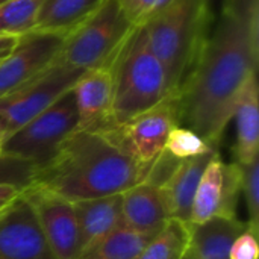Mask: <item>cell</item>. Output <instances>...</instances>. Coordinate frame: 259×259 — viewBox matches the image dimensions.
Masks as SVG:
<instances>
[{
    "label": "cell",
    "mask_w": 259,
    "mask_h": 259,
    "mask_svg": "<svg viewBox=\"0 0 259 259\" xmlns=\"http://www.w3.org/2000/svg\"><path fill=\"white\" fill-rule=\"evenodd\" d=\"M36 175V167L30 162L9 156L0 155V185H14L21 190L29 187Z\"/></svg>",
    "instance_id": "cell-25"
},
{
    "label": "cell",
    "mask_w": 259,
    "mask_h": 259,
    "mask_svg": "<svg viewBox=\"0 0 259 259\" xmlns=\"http://www.w3.org/2000/svg\"><path fill=\"white\" fill-rule=\"evenodd\" d=\"M258 74L246 85L234 117L237 118V164L247 165L258 159L259 153V102Z\"/></svg>",
    "instance_id": "cell-18"
},
{
    "label": "cell",
    "mask_w": 259,
    "mask_h": 259,
    "mask_svg": "<svg viewBox=\"0 0 259 259\" xmlns=\"http://www.w3.org/2000/svg\"><path fill=\"white\" fill-rule=\"evenodd\" d=\"M114 102L111 126H120L176 96L168 73L149 49L141 27H135L111 62Z\"/></svg>",
    "instance_id": "cell-4"
},
{
    "label": "cell",
    "mask_w": 259,
    "mask_h": 259,
    "mask_svg": "<svg viewBox=\"0 0 259 259\" xmlns=\"http://www.w3.org/2000/svg\"><path fill=\"white\" fill-rule=\"evenodd\" d=\"M229 259H259L258 235L249 228L241 232L231 247Z\"/></svg>",
    "instance_id": "cell-27"
},
{
    "label": "cell",
    "mask_w": 259,
    "mask_h": 259,
    "mask_svg": "<svg viewBox=\"0 0 259 259\" xmlns=\"http://www.w3.org/2000/svg\"><path fill=\"white\" fill-rule=\"evenodd\" d=\"M21 194L32 206L53 258H77L82 246L73 202L36 184L26 187Z\"/></svg>",
    "instance_id": "cell-9"
},
{
    "label": "cell",
    "mask_w": 259,
    "mask_h": 259,
    "mask_svg": "<svg viewBox=\"0 0 259 259\" xmlns=\"http://www.w3.org/2000/svg\"><path fill=\"white\" fill-rule=\"evenodd\" d=\"M42 0H8L0 6V35L21 36L35 29Z\"/></svg>",
    "instance_id": "cell-22"
},
{
    "label": "cell",
    "mask_w": 259,
    "mask_h": 259,
    "mask_svg": "<svg viewBox=\"0 0 259 259\" xmlns=\"http://www.w3.org/2000/svg\"><path fill=\"white\" fill-rule=\"evenodd\" d=\"M241 167V191L247 206V228L258 235L259 232V158Z\"/></svg>",
    "instance_id": "cell-24"
},
{
    "label": "cell",
    "mask_w": 259,
    "mask_h": 259,
    "mask_svg": "<svg viewBox=\"0 0 259 259\" xmlns=\"http://www.w3.org/2000/svg\"><path fill=\"white\" fill-rule=\"evenodd\" d=\"M76 129L77 109L70 90L46 111L11 134L2 146V153L24 159L38 170L55 158Z\"/></svg>",
    "instance_id": "cell-6"
},
{
    "label": "cell",
    "mask_w": 259,
    "mask_h": 259,
    "mask_svg": "<svg viewBox=\"0 0 259 259\" xmlns=\"http://www.w3.org/2000/svg\"><path fill=\"white\" fill-rule=\"evenodd\" d=\"M21 191H23L21 188L14 185H0V217L18 199Z\"/></svg>",
    "instance_id": "cell-28"
},
{
    "label": "cell",
    "mask_w": 259,
    "mask_h": 259,
    "mask_svg": "<svg viewBox=\"0 0 259 259\" xmlns=\"http://www.w3.org/2000/svg\"><path fill=\"white\" fill-rule=\"evenodd\" d=\"M0 259H55L23 194L0 217Z\"/></svg>",
    "instance_id": "cell-12"
},
{
    "label": "cell",
    "mask_w": 259,
    "mask_h": 259,
    "mask_svg": "<svg viewBox=\"0 0 259 259\" xmlns=\"http://www.w3.org/2000/svg\"><path fill=\"white\" fill-rule=\"evenodd\" d=\"M102 2L103 0H42L33 30L68 35L76 26L87 20Z\"/></svg>",
    "instance_id": "cell-19"
},
{
    "label": "cell",
    "mask_w": 259,
    "mask_h": 259,
    "mask_svg": "<svg viewBox=\"0 0 259 259\" xmlns=\"http://www.w3.org/2000/svg\"><path fill=\"white\" fill-rule=\"evenodd\" d=\"M65 36L56 32H29L21 35L14 50L0 64V99L14 93L59 56Z\"/></svg>",
    "instance_id": "cell-10"
},
{
    "label": "cell",
    "mask_w": 259,
    "mask_h": 259,
    "mask_svg": "<svg viewBox=\"0 0 259 259\" xmlns=\"http://www.w3.org/2000/svg\"><path fill=\"white\" fill-rule=\"evenodd\" d=\"M190 238V225L170 219L167 225L153 235L137 259H185Z\"/></svg>",
    "instance_id": "cell-21"
},
{
    "label": "cell",
    "mask_w": 259,
    "mask_h": 259,
    "mask_svg": "<svg viewBox=\"0 0 259 259\" xmlns=\"http://www.w3.org/2000/svg\"><path fill=\"white\" fill-rule=\"evenodd\" d=\"M219 150H211L208 153L182 159L168 175L165 182L161 185L171 219L185 222L190 225L193 199L199 185V181L211 161V158Z\"/></svg>",
    "instance_id": "cell-16"
},
{
    "label": "cell",
    "mask_w": 259,
    "mask_h": 259,
    "mask_svg": "<svg viewBox=\"0 0 259 259\" xmlns=\"http://www.w3.org/2000/svg\"><path fill=\"white\" fill-rule=\"evenodd\" d=\"M83 73L58 58L36 77L0 99V124L5 140L68 93Z\"/></svg>",
    "instance_id": "cell-7"
},
{
    "label": "cell",
    "mask_w": 259,
    "mask_h": 259,
    "mask_svg": "<svg viewBox=\"0 0 259 259\" xmlns=\"http://www.w3.org/2000/svg\"><path fill=\"white\" fill-rule=\"evenodd\" d=\"M143 179V170L108 134L74 131L32 184L79 202L121 194Z\"/></svg>",
    "instance_id": "cell-2"
},
{
    "label": "cell",
    "mask_w": 259,
    "mask_h": 259,
    "mask_svg": "<svg viewBox=\"0 0 259 259\" xmlns=\"http://www.w3.org/2000/svg\"><path fill=\"white\" fill-rule=\"evenodd\" d=\"M123 226L146 237L156 235L171 219L159 185L141 181L121 193Z\"/></svg>",
    "instance_id": "cell-14"
},
{
    "label": "cell",
    "mask_w": 259,
    "mask_h": 259,
    "mask_svg": "<svg viewBox=\"0 0 259 259\" xmlns=\"http://www.w3.org/2000/svg\"><path fill=\"white\" fill-rule=\"evenodd\" d=\"M150 238L121 225L76 259H137Z\"/></svg>",
    "instance_id": "cell-20"
},
{
    "label": "cell",
    "mask_w": 259,
    "mask_h": 259,
    "mask_svg": "<svg viewBox=\"0 0 259 259\" xmlns=\"http://www.w3.org/2000/svg\"><path fill=\"white\" fill-rule=\"evenodd\" d=\"M3 143H5V132H3V127L0 124V155H2V146H3Z\"/></svg>",
    "instance_id": "cell-30"
},
{
    "label": "cell",
    "mask_w": 259,
    "mask_h": 259,
    "mask_svg": "<svg viewBox=\"0 0 259 259\" xmlns=\"http://www.w3.org/2000/svg\"><path fill=\"white\" fill-rule=\"evenodd\" d=\"M134 29L135 26L115 0H103L65 36L58 58L82 71L111 65Z\"/></svg>",
    "instance_id": "cell-5"
},
{
    "label": "cell",
    "mask_w": 259,
    "mask_h": 259,
    "mask_svg": "<svg viewBox=\"0 0 259 259\" xmlns=\"http://www.w3.org/2000/svg\"><path fill=\"white\" fill-rule=\"evenodd\" d=\"M71 93L77 109L76 131H105L111 126L114 102L111 65L85 71Z\"/></svg>",
    "instance_id": "cell-13"
},
{
    "label": "cell",
    "mask_w": 259,
    "mask_h": 259,
    "mask_svg": "<svg viewBox=\"0 0 259 259\" xmlns=\"http://www.w3.org/2000/svg\"><path fill=\"white\" fill-rule=\"evenodd\" d=\"M259 0H225L219 21L181 85L178 121L219 149L237 103L258 74Z\"/></svg>",
    "instance_id": "cell-1"
},
{
    "label": "cell",
    "mask_w": 259,
    "mask_h": 259,
    "mask_svg": "<svg viewBox=\"0 0 259 259\" xmlns=\"http://www.w3.org/2000/svg\"><path fill=\"white\" fill-rule=\"evenodd\" d=\"M179 126L176 96L165 99L129 121L108 127V134L143 170L144 178L165 149L170 132Z\"/></svg>",
    "instance_id": "cell-8"
},
{
    "label": "cell",
    "mask_w": 259,
    "mask_h": 259,
    "mask_svg": "<svg viewBox=\"0 0 259 259\" xmlns=\"http://www.w3.org/2000/svg\"><path fill=\"white\" fill-rule=\"evenodd\" d=\"M241 193V167L226 164L217 152L208 162L191 206L190 225L203 223L212 217H237V200Z\"/></svg>",
    "instance_id": "cell-11"
},
{
    "label": "cell",
    "mask_w": 259,
    "mask_h": 259,
    "mask_svg": "<svg viewBox=\"0 0 259 259\" xmlns=\"http://www.w3.org/2000/svg\"><path fill=\"white\" fill-rule=\"evenodd\" d=\"M20 36H14V35H0V64L9 56V53L14 50V47L17 46Z\"/></svg>",
    "instance_id": "cell-29"
},
{
    "label": "cell",
    "mask_w": 259,
    "mask_h": 259,
    "mask_svg": "<svg viewBox=\"0 0 259 259\" xmlns=\"http://www.w3.org/2000/svg\"><path fill=\"white\" fill-rule=\"evenodd\" d=\"M209 0H173L141 26L149 49L165 67L176 94L211 32Z\"/></svg>",
    "instance_id": "cell-3"
},
{
    "label": "cell",
    "mask_w": 259,
    "mask_h": 259,
    "mask_svg": "<svg viewBox=\"0 0 259 259\" xmlns=\"http://www.w3.org/2000/svg\"><path fill=\"white\" fill-rule=\"evenodd\" d=\"M124 15L135 27L144 26L149 20L165 9L173 0H115Z\"/></svg>",
    "instance_id": "cell-26"
},
{
    "label": "cell",
    "mask_w": 259,
    "mask_h": 259,
    "mask_svg": "<svg viewBox=\"0 0 259 259\" xmlns=\"http://www.w3.org/2000/svg\"><path fill=\"white\" fill-rule=\"evenodd\" d=\"M167 153H170L176 159H190L203 153H208L211 150H219L211 147L206 141H203L196 132L184 127V126H176L165 143Z\"/></svg>",
    "instance_id": "cell-23"
},
{
    "label": "cell",
    "mask_w": 259,
    "mask_h": 259,
    "mask_svg": "<svg viewBox=\"0 0 259 259\" xmlns=\"http://www.w3.org/2000/svg\"><path fill=\"white\" fill-rule=\"evenodd\" d=\"M5 2H8V0H0V6H2V5H3Z\"/></svg>",
    "instance_id": "cell-31"
},
{
    "label": "cell",
    "mask_w": 259,
    "mask_h": 259,
    "mask_svg": "<svg viewBox=\"0 0 259 259\" xmlns=\"http://www.w3.org/2000/svg\"><path fill=\"white\" fill-rule=\"evenodd\" d=\"M80 232V253L123 225L121 194L73 202Z\"/></svg>",
    "instance_id": "cell-17"
},
{
    "label": "cell",
    "mask_w": 259,
    "mask_h": 259,
    "mask_svg": "<svg viewBox=\"0 0 259 259\" xmlns=\"http://www.w3.org/2000/svg\"><path fill=\"white\" fill-rule=\"evenodd\" d=\"M247 225L237 217H212L199 225H190L185 259H229L237 237Z\"/></svg>",
    "instance_id": "cell-15"
}]
</instances>
